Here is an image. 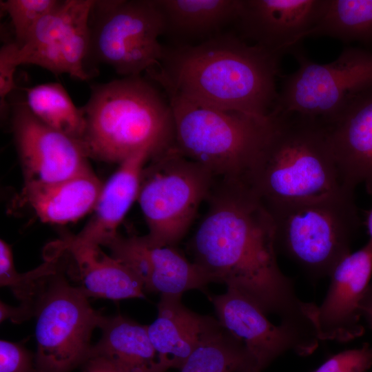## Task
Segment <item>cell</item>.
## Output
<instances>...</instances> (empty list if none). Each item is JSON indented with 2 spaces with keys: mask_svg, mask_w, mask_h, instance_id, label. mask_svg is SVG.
<instances>
[{
  "mask_svg": "<svg viewBox=\"0 0 372 372\" xmlns=\"http://www.w3.org/2000/svg\"><path fill=\"white\" fill-rule=\"evenodd\" d=\"M207 210L191 241L196 263L212 282L225 284L254 302L267 315L304 335L317 338L318 306L302 301L277 261L271 215L248 186L215 180Z\"/></svg>",
  "mask_w": 372,
  "mask_h": 372,
  "instance_id": "6da1fadb",
  "label": "cell"
},
{
  "mask_svg": "<svg viewBox=\"0 0 372 372\" xmlns=\"http://www.w3.org/2000/svg\"><path fill=\"white\" fill-rule=\"evenodd\" d=\"M282 56L223 32L198 43L164 46L147 77L193 103L265 118L277 98Z\"/></svg>",
  "mask_w": 372,
  "mask_h": 372,
  "instance_id": "7a4b0ae2",
  "label": "cell"
},
{
  "mask_svg": "<svg viewBox=\"0 0 372 372\" xmlns=\"http://www.w3.org/2000/svg\"><path fill=\"white\" fill-rule=\"evenodd\" d=\"M81 108L85 119L81 143L89 158L119 165L145 149L153 157L175 147L169 101L148 77L96 84Z\"/></svg>",
  "mask_w": 372,
  "mask_h": 372,
  "instance_id": "3957f363",
  "label": "cell"
},
{
  "mask_svg": "<svg viewBox=\"0 0 372 372\" xmlns=\"http://www.w3.org/2000/svg\"><path fill=\"white\" fill-rule=\"evenodd\" d=\"M249 187L264 205L316 199L355 189L344 182L323 121L275 114Z\"/></svg>",
  "mask_w": 372,
  "mask_h": 372,
  "instance_id": "277c9868",
  "label": "cell"
},
{
  "mask_svg": "<svg viewBox=\"0 0 372 372\" xmlns=\"http://www.w3.org/2000/svg\"><path fill=\"white\" fill-rule=\"evenodd\" d=\"M174 121L175 147L207 167L215 180L249 187V179L271 135L274 115L265 118L199 105L164 91Z\"/></svg>",
  "mask_w": 372,
  "mask_h": 372,
  "instance_id": "5b68a950",
  "label": "cell"
},
{
  "mask_svg": "<svg viewBox=\"0 0 372 372\" xmlns=\"http://www.w3.org/2000/svg\"><path fill=\"white\" fill-rule=\"evenodd\" d=\"M273 220L278 251L314 278L329 276L351 253L360 219L354 190L265 205Z\"/></svg>",
  "mask_w": 372,
  "mask_h": 372,
  "instance_id": "8992f818",
  "label": "cell"
},
{
  "mask_svg": "<svg viewBox=\"0 0 372 372\" xmlns=\"http://www.w3.org/2000/svg\"><path fill=\"white\" fill-rule=\"evenodd\" d=\"M68 260L41 282L34 298L37 372H72L90 357L91 338L104 318L71 284Z\"/></svg>",
  "mask_w": 372,
  "mask_h": 372,
  "instance_id": "52a82bcc",
  "label": "cell"
},
{
  "mask_svg": "<svg viewBox=\"0 0 372 372\" xmlns=\"http://www.w3.org/2000/svg\"><path fill=\"white\" fill-rule=\"evenodd\" d=\"M215 178L204 165L174 147L150 158L141 178L137 202L156 246H175L187 233Z\"/></svg>",
  "mask_w": 372,
  "mask_h": 372,
  "instance_id": "ba28073f",
  "label": "cell"
},
{
  "mask_svg": "<svg viewBox=\"0 0 372 372\" xmlns=\"http://www.w3.org/2000/svg\"><path fill=\"white\" fill-rule=\"evenodd\" d=\"M298 68L280 75L281 85L272 110L296 114L329 123L364 90L372 87V51L346 47L334 61L310 60L299 45L292 48Z\"/></svg>",
  "mask_w": 372,
  "mask_h": 372,
  "instance_id": "9c48e42d",
  "label": "cell"
},
{
  "mask_svg": "<svg viewBox=\"0 0 372 372\" xmlns=\"http://www.w3.org/2000/svg\"><path fill=\"white\" fill-rule=\"evenodd\" d=\"M90 25L89 58L123 77L140 76L159 65L164 23L156 0L94 1Z\"/></svg>",
  "mask_w": 372,
  "mask_h": 372,
  "instance_id": "30bf717a",
  "label": "cell"
},
{
  "mask_svg": "<svg viewBox=\"0 0 372 372\" xmlns=\"http://www.w3.org/2000/svg\"><path fill=\"white\" fill-rule=\"evenodd\" d=\"M95 0H64L36 25L19 47V63L86 81L90 17Z\"/></svg>",
  "mask_w": 372,
  "mask_h": 372,
  "instance_id": "8fae6325",
  "label": "cell"
},
{
  "mask_svg": "<svg viewBox=\"0 0 372 372\" xmlns=\"http://www.w3.org/2000/svg\"><path fill=\"white\" fill-rule=\"evenodd\" d=\"M209 298L218 322L245 346L258 372L286 352L306 356L318 345L289 326L273 324L254 302L235 290L227 289L225 293Z\"/></svg>",
  "mask_w": 372,
  "mask_h": 372,
  "instance_id": "7c38bea8",
  "label": "cell"
},
{
  "mask_svg": "<svg viewBox=\"0 0 372 372\" xmlns=\"http://www.w3.org/2000/svg\"><path fill=\"white\" fill-rule=\"evenodd\" d=\"M12 130L25 183L59 181L91 169L82 143L42 123L25 102L12 107Z\"/></svg>",
  "mask_w": 372,
  "mask_h": 372,
  "instance_id": "4fadbf2b",
  "label": "cell"
},
{
  "mask_svg": "<svg viewBox=\"0 0 372 372\" xmlns=\"http://www.w3.org/2000/svg\"><path fill=\"white\" fill-rule=\"evenodd\" d=\"M372 275V242L342 258L329 275L327 294L318 306L316 329L319 340L346 342L360 336V304Z\"/></svg>",
  "mask_w": 372,
  "mask_h": 372,
  "instance_id": "5bb4252c",
  "label": "cell"
},
{
  "mask_svg": "<svg viewBox=\"0 0 372 372\" xmlns=\"http://www.w3.org/2000/svg\"><path fill=\"white\" fill-rule=\"evenodd\" d=\"M104 246L110 249V255L138 277L145 291L182 296L189 290H203L212 282L175 246L153 245L143 236L123 237L119 234Z\"/></svg>",
  "mask_w": 372,
  "mask_h": 372,
  "instance_id": "9a60e30c",
  "label": "cell"
},
{
  "mask_svg": "<svg viewBox=\"0 0 372 372\" xmlns=\"http://www.w3.org/2000/svg\"><path fill=\"white\" fill-rule=\"evenodd\" d=\"M326 0H242L234 25L238 36L282 56L316 24Z\"/></svg>",
  "mask_w": 372,
  "mask_h": 372,
  "instance_id": "2e32d148",
  "label": "cell"
},
{
  "mask_svg": "<svg viewBox=\"0 0 372 372\" xmlns=\"http://www.w3.org/2000/svg\"><path fill=\"white\" fill-rule=\"evenodd\" d=\"M327 124L345 183L353 189L362 184L372 196V87Z\"/></svg>",
  "mask_w": 372,
  "mask_h": 372,
  "instance_id": "e0dca14e",
  "label": "cell"
},
{
  "mask_svg": "<svg viewBox=\"0 0 372 372\" xmlns=\"http://www.w3.org/2000/svg\"><path fill=\"white\" fill-rule=\"evenodd\" d=\"M70 258L68 277L88 297L123 300L145 297L143 285L124 263L107 255L101 246L75 241L71 235L59 240Z\"/></svg>",
  "mask_w": 372,
  "mask_h": 372,
  "instance_id": "ac0fdd59",
  "label": "cell"
},
{
  "mask_svg": "<svg viewBox=\"0 0 372 372\" xmlns=\"http://www.w3.org/2000/svg\"><path fill=\"white\" fill-rule=\"evenodd\" d=\"M181 297L161 295L156 318L147 325L150 340L167 370L179 369L201 343L223 329L217 318L185 307Z\"/></svg>",
  "mask_w": 372,
  "mask_h": 372,
  "instance_id": "d6986e66",
  "label": "cell"
},
{
  "mask_svg": "<svg viewBox=\"0 0 372 372\" xmlns=\"http://www.w3.org/2000/svg\"><path fill=\"white\" fill-rule=\"evenodd\" d=\"M152 156L145 149L118 165L103 184L92 216L82 230L72 236L77 242L104 246L116 237L118 229L135 200H137L143 169Z\"/></svg>",
  "mask_w": 372,
  "mask_h": 372,
  "instance_id": "ffe728a7",
  "label": "cell"
},
{
  "mask_svg": "<svg viewBox=\"0 0 372 372\" xmlns=\"http://www.w3.org/2000/svg\"><path fill=\"white\" fill-rule=\"evenodd\" d=\"M24 185L23 198L41 221L64 225L93 211L103 183L90 169L64 180Z\"/></svg>",
  "mask_w": 372,
  "mask_h": 372,
  "instance_id": "44dd1931",
  "label": "cell"
},
{
  "mask_svg": "<svg viewBox=\"0 0 372 372\" xmlns=\"http://www.w3.org/2000/svg\"><path fill=\"white\" fill-rule=\"evenodd\" d=\"M164 35L173 45H192L213 37L235 24L242 0H156Z\"/></svg>",
  "mask_w": 372,
  "mask_h": 372,
  "instance_id": "7402d4cb",
  "label": "cell"
},
{
  "mask_svg": "<svg viewBox=\"0 0 372 372\" xmlns=\"http://www.w3.org/2000/svg\"><path fill=\"white\" fill-rule=\"evenodd\" d=\"M101 335L90 355L103 357L123 372H166L147 332L141 324L121 315L104 316Z\"/></svg>",
  "mask_w": 372,
  "mask_h": 372,
  "instance_id": "603a6c76",
  "label": "cell"
},
{
  "mask_svg": "<svg viewBox=\"0 0 372 372\" xmlns=\"http://www.w3.org/2000/svg\"><path fill=\"white\" fill-rule=\"evenodd\" d=\"M325 37L372 48V0H326L316 24L304 38Z\"/></svg>",
  "mask_w": 372,
  "mask_h": 372,
  "instance_id": "cb8c5ba5",
  "label": "cell"
},
{
  "mask_svg": "<svg viewBox=\"0 0 372 372\" xmlns=\"http://www.w3.org/2000/svg\"><path fill=\"white\" fill-rule=\"evenodd\" d=\"M25 103L42 123L81 142L85 130L83 110L74 105L61 83H41L28 88Z\"/></svg>",
  "mask_w": 372,
  "mask_h": 372,
  "instance_id": "d4e9b609",
  "label": "cell"
},
{
  "mask_svg": "<svg viewBox=\"0 0 372 372\" xmlns=\"http://www.w3.org/2000/svg\"><path fill=\"white\" fill-rule=\"evenodd\" d=\"M245 369L255 370L247 349L223 328L201 343L179 369L180 372H239Z\"/></svg>",
  "mask_w": 372,
  "mask_h": 372,
  "instance_id": "484cf974",
  "label": "cell"
},
{
  "mask_svg": "<svg viewBox=\"0 0 372 372\" xmlns=\"http://www.w3.org/2000/svg\"><path fill=\"white\" fill-rule=\"evenodd\" d=\"M45 261L27 273L16 270L12 248L4 240H0V285L10 289L20 304L33 308L34 298L42 280L57 270L65 260L63 249L52 243Z\"/></svg>",
  "mask_w": 372,
  "mask_h": 372,
  "instance_id": "4316f807",
  "label": "cell"
},
{
  "mask_svg": "<svg viewBox=\"0 0 372 372\" xmlns=\"http://www.w3.org/2000/svg\"><path fill=\"white\" fill-rule=\"evenodd\" d=\"M57 0H7L1 6L13 28L15 42L20 47L25 42L38 22L54 9Z\"/></svg>",
  "mask_w": 372,
  "mask_h": 372,
  "instance_id": "83f0119b",
  "label": "cell"
},
{
  "mask_svg": "<svg viewBox=\"0 0 372 372\" xmlns=\"http://www.w3.org/2000/svg\"><path fill=\"white\" fill-rule=\"evenodd\" d=\"M372 366V347L341 351L326 360L311 372H367Z\"/></svg>",
  "mask_w": 372,
  "mask_h": 372,
  "instance_id": "f1b7e54d",
  "label": "cell"
},
{
  "mask_svg": "<svg viewBox=\"0 0 372 372\" xmlns=\"http://www.w3.org/2000/svg\"><path fill=\"white\" fill-rule=\"evenodd\" d=\"M0 372H37L34 353L19 342L1 340Z\"/></svg>",
  "mask_w": 372,
  "mask_h": 372,
  "instance_id": "f546056e",
  "label": "cell"
},
{
  "mask_svg": "<svg viewBox=\"0 0 372 372\" xmlns=\"http://www.w3.org/2000/svg\"><path fill=\"white\" fill-rule=\"evenodd\" d=\"M19 47L15 41L3 44L0 49V107L3 113L7 97L16 87L14 74L19 63Z\"/></svg>",
  "mask_w": 372,
  "mask_h": 372,
  "instance_id": "4dcf8cb0",
  "label": "cell"
},
{
  "mask_svg": "<svg viewBox=\"0 0 372 372\" xmlns=\"http://www.w3.org/2000/svg\"><path fill=\"white\" fill-rule=\"evenodd\" d=\"M34 317L32 307L20 304L17 307L10 306L2 301L0 302V322L6 320L20 324Z\"/></svg>",
  "mask_w": 372,
  "mask_h": 372,
  "instance_id": "1f68e13d",
  "label": "cell"
},
{
  "mask_svg": "<svg viewBox=\"0 0 372 372\" xmlns=\"http://www.w3.org/2000/svg\"><path fill=\"white\" fill-rule=\"evenodd\" d=\"M82 366L85 372H123L112 362L98 355H90Z\"/></svg>",
  "mask_w": 372,
  "mask_h": 372,
  "instance_id": "d6a6232c",
  "label": "cell"
},
{
  "mask_svg": "<svg viewBox=\"0 0 372 372\" xmlns=\"http://www.w3.org/2000/svg\"><path fill=\"white\" fill-rule=\"evenodd\" d=\"M360 311L372 329V284H370L367 292L361 302Z\"/></svg>",
  "mask_w": 372,
  "mask_h": 372,
  "instance_id": "836d02e7",
  "label": "cell"
},
{
  "mask_svg": "<svg viewBox=\"0 0 372 372\" xmlns=\"http://www.w3.org/2000/svg\"><path fill=\"white\" fill-rule=\"evenodd\" d=\"M366 225L370 236L369 241L372 242V209L368 214Z\"/></svg>",
  "mask_w": 372,
  "mask_h": 372,
  "instance_id": "e575fe53",
  "label": "cell"
},
{
  "mask_svg": "<svg viewBox=\"0 0 372 372\" xmlns=\"http://www.w3.org/2000/svg\"><path fill=\"white\" fill-rule=\"evenodd\" d=\"M239 372H258L254 369H243Z\"/></svg>",
  "mask_w": 372,
  "mask_h": 372,
  "instance_id": "d590c367",
  "label": "cell"
}]
</instances>
